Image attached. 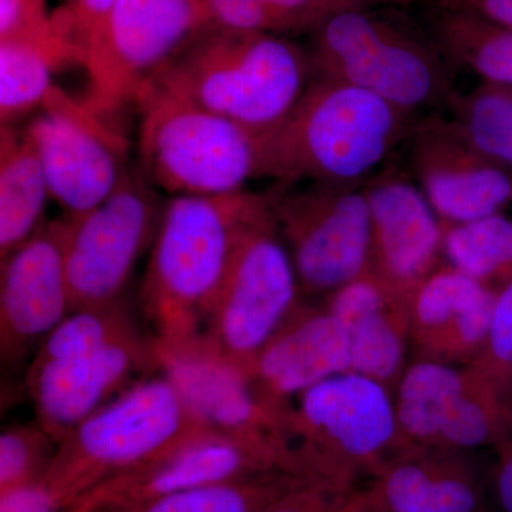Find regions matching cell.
I'll use <instances>...</instances> for the list:
<instances>
[{
	"mask_svg": "<svg viewBox=\"0 0 512 512\" xmlns=\"http://www.w3.org/2000/svg\"><path fill=\"white\" fill-rule=\"evenodd\" d=\"M59 443L39 423L16 424L0 436V491L45 478Z\"/></svg>",
	"mask_w": 512,
	"mask_h": 512,
	"instance_id": "32",
	"label": "cell"
},
{
	"mask_svg": "<svg viewBox=\"0 0 512 512\" xmlns=\"http://www.w3.org/2000/svg\"><path fill=\"white\" fill-rule=\"evenodd\" d=\"M402 447L392 392L359 373L329 377L285 410L284 471L311 483L350 490Z\"/></svg>",
	"mask_w": 512,
	"mask_h": 512,
	"instance_id": "4",
	"label": "cell"
},
{
	"mask_svg": "<svg viewBox=\"0 0 512 512\" xmlns=\"http://www.w3.org/2000/svg\"><path fill=\"white\" fill-rule=\"evenodd\" d=\"M66 217L45 221L0 259V353L18 363L36 352L70 312Z\"/></svg>",
	"mask_w": 512,
	"mask_h": 512,
	"instance_id": "15",
	"label": "cell"
},
{
	"mask_svg": "<svg viewBox=\"0 0 512 512\" xmlns=\"http://www.w3.org/2000/svg\"><path fill=\"white\" fill-rule=\"evenodd\" d=\"M366 512H387V511L383 510V508L380 507V505L377 504L375 500H373L372 494H370V504H369V508H367Z\"/></svg>",
	"mask_w": 512,
	"mask_h": 512,
	"instance_id": "42",
	"label": "cell"
},
{
	"mask_svg": "<svg viewBox=\"0 0 512 512\" xmlns=\"http://www.w3.org/2000/svg\"><path fill=\"white\" fill-rule=\"evenodd\" d=\"M214 29L244 33H295L282 16L261 0H200Z\"/></svg>",
	"mask_w": 512,
	"mask_h": 512,
	"instance_id": "34",
	"label": "cell"
},
{
	"mask_svg": "<svg viewBox=\"0 0 512 512\" xmlns=\"http://www.w3.org/2000/svg\"><path fill=\"white\" fill-rule=\"evenodd\" d=\"M49 200L45 171L25 127L0 126V259L42 227Z\"/></svg>",
	"mask_w": 512,
	"mask_h": 512,
	"instance_id": "23",
	"label": "cell"
},
{
	"mask_svg": "<svg viewBox=\"0 0 512 512\" xmlns=\"http://www.w3.org/2000/svg\"><path fill=\"white\" fill-rule=\"evenodd\" d=\"M210 431L167 376L146 377L60 441L43 481L70 510L104 481Z\"/></svg>",
	"mask_w": 512,
	"mask_h": 512,
	"instance_id": "5",
	"label": "cell"
},
{
	"mask_svg": "<svg viewBox=\"0 0 512 512\" xmlns=\"http://www.w3.org/2000/svg\"><path fill=\"white\" fill-rule=\"evenodd\" d=\"M140 168H128L109 197L92 210L64 215L70 305L121 302L138 259L151 248L165 202Z\"/></svg>",
	"mask_w": 512,
	"mask_h": 512,
	"instance_id": "10",
	"label": "cell"
},
{
	"mask_svg": "<svg viewBox=\"0 0 512 512\" xmlns=\"http://www.w3.org/2000/svg\"><path fill=\"white\" fill-rule=\"evenodd\" d=\"M214 29L200 0H116L83 52L82 100L109 121L198 36Z\"/></svg>",
	"mask_w": 512,
	"mask_h": 512,
	"instance_id": "8",
	"label": "cell"
},
{
	"mask_svg": "<svg viewBox=\"0 0 512 512\" xmlns=\"http://www.w3.org/2000/svg\"><path fill=\"white\" fill-rule=\"evenodd\" d=\"M369 490H342L289 474L262 512H366Z\"/></svg>",
	"mask_w": 512,
	"mask_h": 512,
	"instance_id": "33",
	"label": "cell"
},
{
	"mask_svg": "<svg viewBox=\"0 0 512 512\" xmlns=\"http://www.w3.org/2000/svg\"><path fill=\"white\" fill-rule=\"evenodd\" d=\"M269 211L268 194L247 190L165 201L141 285L154 339L181 345L204 336L242 239Z\"/></svg>",
	"mask_w": 512,
	"mask_h": 512,
	"instance_id": "1",
	"label": "cell"
},
{
	"mask_svg": "<svg viewBox=\"0 0 512 512\" xmlns=\"http://www.w3.org/2000/svg\"><path fill=\"white\" fill-rule=\"evenodd\" d=\"M471 366L512 389V279L497 291L487 345Z\"/></svg>",
	"mask_w": 512,
	"mask_h": 512,
	"instance_id": "35",
	"label": "cell"
},
{
	"mask_svg": "<svg viewBox=\"0 0 512 512\" xmlns=\"http://www.w3.org/2000/svg\"><path fill=\"white\" fill-rule=\"evenodd\" d=\"M407 146L414 183L441 224L498 214L512 202V174L481 157L444 117L419 119Z\"/></svg>",
	"mask_w": 512,
	"mask_h": 512,
	"instance_id": "16",
	"label": "cell"
},
{
	"mask_svg": "<svg viewBox=\"0 0 512 512\" xmlns=\"http://www.w3.org/2000/svg\"><path fill=\"white\" fill-rule=\"evenodd\" d=\"M512 29V0H444Z\"/></svg>",
	"mask_w": 512,
	"mask_h": 512,
	"instance_id": "40",
	"label": "cell"
},
{
	"mask_svg": "<svg viewBox=\"0 0 512 512\" xmlns=\"http://www.w3.org/2000/svg\"><path fill=\"white\" fill-rule=\"evenodd\" d=\"M434 45L446 60L477 74L483 83L512 87V29L441 0Z\"/></svg>",
	"mask_w": 512,
	"mask_h": 512,
	"instance_id": "25",
	"label": "cell"
},
{
	"mask_svg": "<svg viewBox=\"0 0 512 512\" xmlns=\"http://www.w3.org/2000/svg\"><path fill=\"white\" fill-rule=\"evenodd\" d=\"M282 471L268 451L224 434H201L146 466L110 478L84 494L70 510L121 507L207 485Z\"/></svg>",
	"mask_w": 512,
	"mask_h": 512,
	"instance_id": "18",
	"label": "cell"
},
{
	"mask_svg": "<svg viewBox=\"0 0 512 512\" xmlns=\"http://www.w3.org/2000/svg\"><path fill=\"white\" fill-rule=\"evenodd\" d=\"M261 2L282 16L295 33H312L326 19L340 10L365 8L345 0H261Z\"/></svg>",
	"mask_w": 512,
	"mask_h": 512,
	"instance_id": "36",
	"label": "cell"
},
{
	"mask_svg": "<svg viewBox=\"0 0 512 512\" xmlns=\"http://www.w3.org/2000/svg\"><path fill=\"white\" fill-rule=\"evenodd\" d=\"M447 121L485 160L512 174V87L481 83L448 103Z\"/></svg>",
	"mask_w": 512,
	"mask_h": 512,
	"instance_id": "26",
	"label": "cell"
},
{
	"mask_svg": "<svg viewBox=\"0 0 512 512\" xmlns=\"http://www.w3.org/2000/svg\"><path fill=\"white\" fill-rule=\"evenodd\" d=\"M348 333L328 309L299 306L247 372L278 409L323 380L350 372Z\"/></svg>",
	"mask_w": 512,
	"mask_h": 512,
	"instance_id": "20",
	"label": "cell"
},
{
	"mask_svg": "<svg viewBox=\"0 0 512 512\" xmlns=\"http://www.w3.org/2000/svg\"><path fill=\"white\" fill-rule=\"evenodd\" d=\"M466 454L404 446L377 471L370 494L387 512H481L484 483Z\"/></svg>",
	"mask_w": 512,
	"mask_h": 512,
	"instance_id": "22",
	"label": "cell"
},
{
	"mask_svg": "<svg viewBox=\"0 0 512 512\" xmlns=\"http://www.w3.org/2000/svg\"><path fill=\"white\" fill-rule=\"evenodd\" d=\"M326 309L348 333L350 372L396 387L406 366L410 301L366 272L330 293Z\"/></svg>",
	"mask_w": 512,
	"mask_h": 512,
	"instance_id": "21",
	"label": "cell"
},
{
	"mask_svg": "<svg viewBox=\"0 0 512 512\" xmlns=\"http://www.w3.org/2000/svg\"><path fill=\"white\" fill-rule=\"evenodd\" d=\"M268 197L302 293L329 296L369 271L372 218L363 185L278 184Z\"/></svg>",
	"mask_w": 512,
	"mask_h": 512,
	"instance_id": "9",
	"label": "cell"
},
{
	"mask_svg": "<svg viewBox=\"0 0 512 512\" xmlns=\"http://www.w3.org/2000/svg\"><path fill=\"white\" fill-rule=\"evenodd\" d=\"M443 255L448 265L498 291L512 279V220L498 212L443 225Z\"/></svg>",
	"mask_w": 512,
	"mask_h": 512,
	"instance_id": "27",
	"label": "cell"
},
{
	"mask_svg": "<svg viewBox=\"0 0 512 512\" xmlns=\"http://www.w3.org/2000/svg\"><path fill=\"white\" fill-rule=\"evenodd\" d=\"M497 451V464L493 471L495 498L501 512H512V416L510 430Z\"/></svg>",
	"mask_w": 512,
	"mask_h": 512,
	"instance_id": "39",
	"label": "cell"
},
{
	"mask_svg": "<svg viewBox=\"0 0 512 512\" xmlns=\"http://www.w3.org/2000/svg\"><path fill=\"white\" fill-rule=\"evenodd\" d=\"M470 366L417 359L396 386L394 407L404 446L436 448L466 389Z\"/></svg>",
	"mask_w": 512,
	"mask_h": 512,
	"instance_id": "24",
	"label": "cell"
},
{
	"mask_svg": "<svg viewBox=\"0 0 512 512\" xmlns=\"http://www.w3.org/2000/svg\"><path fill=\"white\" fill-rule=\"evenodd\" d=\"M114 2L116 0H64L63 12L57 18L69 30L82 53Z\"/></svg>",
	"mask_w": 512,
	"mask_h": 512,
	"instance_id": "37",
	"label": "cell"
},
{
	"mask_svg": "<svg viewBox=\"0 0 512 512\" xmlns=\"http://www.w3.org/2000/svg\"><path fill=\"white\" fill-rule=\"evenodd\" d=\"M151 372H157L154 339L138 333L83 355L30 363L26 384L37 423L60 443Z\"/></svg>",
	"mask_w": 512,
	"mask_h": 512,
	"instance_id": "14",
	"label": "cell"
},
{
	"mask_svg": "<svg viewBox=\"0 0 512 512\" xmlns=\"http://www.w3.org/2000/svg\"><path fill=\"white\" fill-rule=\"evenodd\" d=\"M138 168L171 197H217L262 177L264 137L148 86L138 97Z\"/></svg>",
	"mask_w": 512,
	"mask_h": 512,
	"instance_id": "6",
	"label": "cell"
},
{
	"mask_svg": "<svg viewBox=\"0 0 512 512\" xmlns=\"http://www.w3.org/2000/svg\"><path fill=\"white\" fill-rule=\"evenodd\" d=\"M417 121L366 90L313 77L281 126L264 137L262 177L284 185L366 184Z\"/></svg>",
	"mask_w": 512,
	"mask_h": 512,
	"instance_id": "2",
	"label": "cell"
},
{
	"mask_svg": "<svg viewBox=\"0 0 512 512\" xmlns=\"http://www.w3.org/2000/svg\"><path fill=\"white\" fill-rule=\"evenodd\" d=\"M311 36L313 76L366 90L416 119L456 94L439 47L369 8L340 10Z\"/></svg>",
	"mask_w": 512,
	"mask_h": 512,
	"instance_id": "7",
	"label": "cell"
},
{
	"mask_svg": "<svg viewBox=\"0 0 512 512\" xmlns=\"http://www.w3.org/2000/svg\"><path fill=\"white\" fill-rule=\"evenodd\" d=\"M301 284L274 212L256 221L239 245L204 338L248 369L301 306Z\"/></svg>",
	"mask_w": 512,
	"mask_h": 512,
	"instance_id": "11",
	"label": "cell"
},
{
	"mask_svg": "<svg viewBox=\"0 0 512 512\" xmlns=\"http://www.w3.org/2000/svg\"><path fill=\"white\" fill-rule=\"evenodd\" d=\"M69 66L55 53L26 40H0V121L16 124L39 111L56 86L53 76Z\"/></svg>",
	"mask_w": 512,
	"mask_h": 512,
	"instance_id": "28",
	"label": "cell"
},
{
	"mask_svg": "<svg viewBox=\"0 0 512 512\" xmlns=\"http://www.w3.org/2000/svg\"><path fill=\"white\" fill-rule=\"evenodd\" d=\"M138 333L136 322L123 301L97 308L76 309L46 336L32 363L83 355Z\"/></svg>",
	"mask_w": 512,
	"mask_h": 512,
	"instance_id": "30",
	"label": "cell"
},
{
	"mask_svg": "<svg viewBox=\"0 0 512 512\" xmlns=\"http://www.w3.org/2000/svg\"><path fill=\"white\" fill-rule=\"evenodd\" d=\"M345 2L353 3V5L357 6H365V8H370L373 5L402 6V8H407V6L427 2V0H345Z\"/></svg>",
	"mask_w": 512,
	"mask_h": 512,
	"instance_id": "41",
	"label": "cell"
},
{
	"mask_svg": "<svg viewBox=\"0 0 512 512\" xmlns=\"http://www.w3.org/2000/svg\"><path fill=\"white\" fill-rule=\"evenodd\" d=\"M8 39L36 43L69 66H82V50L57 16L50 15L46 0H0V40Z\"/></svg>",
	"mask_w": 512,
	"mask_h": 512,
	"instance_id": "31",
	"label": "cell"
},
{
	"mask_svg": "<svg viewBox=\"0 0 512 512\" xmlns=\"http://www.w3.org/2000/svg\"><path fill=\"white\" fill-rule=\"evenodd\" d=\"M154 348L157 372L174 383L202 423L268 451L282 470L285 409L264 399L247 369L218 353L204 336L181 345L154 339Z\"/></svg>",
	"mask_w": 512,
	"mask_h": 512,
	"instance_id": "13",
	"label": "cell"
},
{
	"mask_svg": "<svg viewBox=\"0 0 512 512\" xmlns=\"http://www.w3.org/2000/svg\"><path fill=\"white\" fill-rule=\"evenodd\" d=\"M497 289L441 264L410 298V338L419 359L471 366L487 345Z\"/></svg>",
	"mask_w": 512,
	"mask_h": 512,
	"instance_id": "19",
	"label": "cell"
},
{
	"mask_svg": "<svg viewBox=\"0 0 512 512\" xmlns=\"http://www.w3.org/2000/svg\"><path fill=\"white\" fill-rule=\"evenodd\" d=\"M363 190L372 218L367 272L410 301L441 265L443 224L419 185L393 168L379 171Z\"/></svg>",
	"mask_w": 512,
	"mask_h": 512,
	"instance_id": "17",
	"label": "cell"
},
{
	"mask_svg": "<svg viewBox=\"0 0 512 512\" xmlns=\"http://www.w3.org/2000/svg\"><path fill=\"white\" fill-rule=\"evenodd\" d=\"M25 130L45 171L50 197L66 215L97 207L130 168L127 138L57 86Z\"/></svg>",
	"mask_w": 512,
	"mask_h": 512,
	"instance_id": "12",
	"label": "cell"
},
{
	"mask_svg": "<svg viewBox=\"0 0 512 512\" xmlns=\"http://www.w3.org/2000/svg\"><path fill=\"white\" fill-rule=\"evenodd\" d=\"M0 512H69V507L42 478L0 491Z\"/></svg>",
	"mask_w": 512,
	"mask_h": 512,
	"instance_id": "38",
	"label": "cell"
},
{
	"mask_svg": "<svg viewBox=\"0 0 512 512\" xmlns=\"http://www.w3.org/2000/svg\"><path fill=\"white\" fill-rule=\"evenodd\" d=\"M312 80L308 52L288 37L210 29L151 84L266 137Z\"/></svg>",
	"mask_w": 512,
	"mask_h": 512,
	"instance_id": "3",
	"label": "cell"
},
{
	"mask_svg": "<svg viewBox=\"0 0 512 512\" xmlns=\"http://www.w3.org/2000/svg\"><path fill=\"white\" fill-rule=\"evenodd\" d=\"M288 477L284 471H271L244 480L164 495L144 503L69 512H262Z\"/></svg>",
	"mask_w": 512,
	"mask_h": 512,
	"instance_id": "29",
	"label": "cell"
}]
</instances>
